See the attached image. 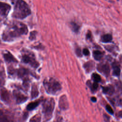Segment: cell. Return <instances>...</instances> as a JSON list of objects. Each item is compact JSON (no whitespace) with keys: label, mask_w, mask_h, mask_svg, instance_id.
<instances>
[{"label":"cell","mask_w":122,"mask_h":122,"mask_svg":"<svg viewBox=\"0 0 122 122\" xmlns=\"http://www.w3.org/2000/svg\"><path fill=\"white\" fill-rule=\"evenodd\" d=\"M28 32L27 26L24 23L13 21L7 25L2 34V39L6 42H10L16 39L26 35Z\"/></svg>","instance_id":"obj_1"},{"label":"cell","mask_w":122,"mask_h":122,"mask_svg":"<svg viewBox=\"0 0 122 122\" xmlns=\"http://www.w3.org/2000/svg\"><path fill=\"white\" fill-rule=\"evenodd\" d=\"M14 5L12 17L18 19H24L31 14V10L28 4L21 0L12 1Z\"/></svg>","instance_id":"obj_2"},{"label":"cell","mask_w":122,"mask_h":122,"mask_svg":"<svg viewBox=\"0 0 122 122\" xmlns=\"http://www.w3.org/2000/svg\"><path fill=\"white\" fill-rule=\"evenodd\" d=\"M8 72L9 75L12 76H16L23 81V86L25 90H28L29 87L30 75H32L31 71L24 67H20L15 69L12 67H9Z\"/></svg>","instance_id":"obj_3"},{"label":"cell","mask_w":122,"mask_h":122,"mask_svg":"<svg viewBox=\"0 0 122 122\" xmlns=\"http://www.w3.org/2000/svg\"><path fill=\"white\" fill-rule=\"evenodd\" d=\"M21 61L22 62L28 64L34 69L37 68L40 65L34 53L27 49H22L21 52Z\"/></svg>","instance_id":"obj_4"},{"label":"cell","mask_w":122,"mask_h":122,"mask_svg":"<svg viewBox=\"0 0 122 122\" xmlns=\"http://www.w3.org/2000/svg\"><path fill=\"white\" fill-rule=\"evenodd\" d=\"M43 84L45 91L49 94H54L61 89L60 83L52 78L45 79Z\"/></svg>","instance_id":"obj_5"},{"label":"cell","mask_w":122,"mask_h":122,"mask_svg":"<svg viewBox=\"0 0 122 122\" xmlns=\"http://www.w3.org/2000/svg\"><path fill=\"white\" fill-rule=\"evenodd\" d=\"M54 104V101L53 98L46 99L43 102L42 104V112L44 114L45 121H49L52 117Z\"/></svg>","instance_id":"obj_6"},{"label":"cell","mask_w":122,"mask_h":122,"mask_svg":"<svg viewBox=\"0 0 122 122\" xmlns=\"http://www.w3.org/2000/svg\"><path fill=\"white\" fill-rule=\"evenodd\" d=\"M0 122H17L16 116L11 111L0 109Z\"/></svg>","instance_id":"obj_7"},{"label":"cell","mask_w":122,"mask_h":122,"mask_svg":"<svg viewBox=\"0 0 122 122\" xmlns=\"http://www.w3.org/2000/svg\"><path fill=\"white\" fill-rule=\"evenodd\" d=\"M13 96L17 104H21L24 103L28 100V98L27 96L18 90H13Z\"/></svg>","instance_id":"obj_8"},{"label":"cell","mask_w":122,"mask_h":122,"mask_svg":"<svg viewBox=\"0 0 122 122\" xmlns=\"http://www.w3.org/2000/svg\"><path fill=\"white\" fill-rule=\"evenodd\" d=\"M0 98L6 104H10L11 102V94L4 88L0 89Z\"/></svg>","instance_id":"obj_9"},{"label":"cell","mask_w":122,"mask_h":122,"mask_svg":"<svg viewBox=\"0 0 122 122\" xmlns=\"http://www.w3.org/2000/svg\"><path fill=\"white\" fill-rule=\"evenodd\" d=\"M11 10V6L8 3L0 1V15L6 17Z\"/></svg>","instance_id":"obj_10"},{"label":"cell","mask_w":122,"mask_h":122,"mask_svg":"<svg viewBox=\"0 0 122 122\" xmlns=\"http://www.w3.org/2000/svg\"><path fill=\"white\" fill-rule=\"evenodd\" d=\"M3 56L5 61L7 63H18V60L9 51H5L3 53Z\"/></svg>","instance_id":"obj_11"},{"label":"cell","mask_w":122,"mask_h":122,"mask_svg":"<svg viewBox=\"0 0 122 122\" xmlns=\"http://www.w3.org/2000/svg\"><path fill=\"white\" fill-rule=\"evenodd\" d=\"M59 106L60 109L62 110H66L69 107V103L67 98L65 95H62L59 101Z\"/></svg>","instance_id":"obj_12"},{"label":"cell","mask_w":122,"mask_h":122,"mask_svg":"<svg viewBox=\"0 0 122 122\" xmlns=\"http://www.w3.org/2000/svg\"><path fill=\"white\" fill-rule=\"evenodd\" d=\"M98 69L100 72L103 73L106 76H108L110 73V67L109 65L107 63L99 64L98 67Z\"/></svg>","instance_id":"obj_13"},{"label":"cell","mask_w":122,"mask_h":122,"mask_svg":"<svg viewBox=\"0 0 122 122\" xmlns=\"http://www.w3.org/2000/svg\"><path fill=\"white\" fill-rule=\"evenodd\" d=\"M39 92L37 85L35 83H33L31 86V98L32 99H34L38 97L39 95Z\"/></svg>","instance_id":"obj_14"},{"label":"cell","mask_w":122,"mask_h":122,"mask_svg":"<svg viewBox=\"0 0 122 122\" xmlns=\"http://www.w3.org/2000/svg\"><path fill=\"white\" fill-rule=\"evenodd\" d=\"M40 102H41V100H40L35 101V102H31L29 103L28 104V105L27 106L26 108L29 111L33 110L34 109H35L39 105Z\"/></svg>","instance_id":"obj_15"},{"label":"cell","mask_w":122,"mask_h":122,"mask_svg":"<svg viewBox=\"0 0 122 122\" xmlns=\"http://www.w3.org/2000/svg\"><path fill=\"white\" fill-rule=\"evenodd\" d=\"M112 36L110 34H106L101 37V40L102 42H109L112 41Z\"/></svg>","instance_id":"obj_16"},{"label":"cell","mask_w":122,"mask_h":122,"mask_svg":"<svg viewBox=\"0 0 122 122\" xmlns=\"http://www.w3.org/2000/svg\"><path fill=\"white\" fill-rule=\"evenodd\" d=\"M5 83V73L4 71L0 70V88L2 87Z\"/></svg>","instance_id":"obj_17"},{"label":"cell","mask_w":122,"mask_h":122,"mask_svg":"<svg viewBox=\"0 0 122 122\" xmlns=\"http://www.w3.org/2000/svg\"><path fill=\"white\" fill-rule=\"evenodd\" d=\"M94 63L92 61H88L84 64V67L87 71H91L94 68Z\"/></svg>","instance_id":"obj_18"},{"label":"cell","mask_w":122,"mask_h":122,"mask_svg":"<svg viewBox=\"0 0 122 122\" xmlns=\"http://www.w3.org/2000/svg\"><path fill=\"white\" fill-rule=\"evenodd\" d=\"M93 56L96 60H100L102 57L103 53L99 50H96L93 51Z\"/></svg>","instance_id":"obj_19"},{"label":"cell","mask_w":122,"mask_h":122,"mask_svg":"<svg viewBox=\"0 0 122 122\" xmlns=\"http://www.w3.org/2000/svg\"><path fill=\"white\" fill-rule=\"evenodd\" d=\"M113 67V74L115 76H119L120 74L121 70L119 66L116 63H113L112 65Z\"/></svg>","instance_id":"obj_20"},{"label":"cell","mask_w":122,"mask_h":122,"mask_svg":"<svg viewBox=\"0 0 122 122\" xmlns=\"http://www.w3.org/2000/svg\"><path fill=\"white\" fill-rule=\"evenodd\" d=\"M71 26L72 30L76 33H77L79 31L80 28V26L77 23L73 21L71 22Z\"/></svg>","instance_id":"obj_21"},{"label":"cell","mask_w":122,"mask_h":122,"mask_svg":"<svg viewBox=\"0 0 122 122\" xmlns=\"http://www.w3.org/2000/svg\"><path fill=\"white\" fill-rule=\"evenodd\" d=\"M113 87L110 86H106L102 87V91L105 93H112L113 92Z\"/></svg>","instance_id":"obj_22"},{"label":"cell","mask_w":122,"mask_h":122,"mask_svg":"<svg viewBox=\"0 0 122 122\" xmlns=\"http://www.w3.org/2000/svg\"><path fill=\"white\" fill-rule=\"evenodd\" d=\"M41 116L37 114L34 116H33L30 121V122H41Z\"/></svg>","instance_id":"obj_23"},{"label":"cell","mask_w":122,"mask_h":122,"mask_svg":"<svg viewBox=\"0 0 122 122\" xmlns=\"http://www.w3.org/2000/svg\"><path fill=\"white\" fill-rule=\"evenodd\" d=\"M92 79L96 82H100L101 81V78L100 76L96 73H94L92 74Z\"/></svg>","instance_id":"obj_24"},{"label":"cell","mask_w":122,"mask_h":122,"mask_svg":"<svg viewBox=\"0 0 122 122\" xmlns=\"http://www.w3.org/2000/svg\"><path fill=\"white\" fill-rule=\"evenodd\" d=\"M91 87V89L92 91H95L96 90H97V89L98 87V84L97 83V82H94L93 83H92V85L90 84V85H89V86Z\"/></svg>","instance_id":"obj_25"},{"label":"cell","mask_w":122,"mask_h":122,"mask_svg":"<svg viewBox=\"0 0 122 122\" xmlns=\"http://www.w3.org/2000/svg\"><path fill=\"white\" fill-rule=\"evenodd\" d=\"M75 53L76 55L79 56V57H81L82 56V53H81V49L80 47H77L75 48Z\"/></svg>","instance_id":"obj_26"},{"label":"cell","mask_w":122,"mask_h":122,"mask_svg":"<svg viewBox=\"0 0 122 122\" xmlns=\"http://www.w3.org/2000/svg\"><path fill=\"white\" fill-rule=\"evenodd\" d=\"M36 32L35 31H32L30 33V36L29 37V39L30 40H33L35 39L36 37Z\"/></svg>","instance_id":"obj_27"},{"label":"cell","mask_w":122,"mask_h":122,"mask_svg":"<svg viewBox=\"0 0 122 122\" xmlns=\"http://www.w3.org/2000/svg\"><path fill=\"white\" fill-rule=\"evenodd\" d=\"M106 109L107 111V112H109L110 114H113V111L112 108L109 105H107L106 106Z\"/></svg>","instance_id":"obj_28"},{"label":"cell","mask_w":122,"mask_h":122,"mask_svg":"<svg viewBox=\"0 0 122 122\" xmlns=\"http://www.w3.org/2000/svg\"><path fill=\"white\" fill-rule=\"evenodd\" d=\"M82 52H83V54L86 55V56L89 55V54H90V51L88 50V49H87V48H84L83 51H82Z\"/></svg>","instance_id":"obj_29"},{"label":"cell","mask_w":122,"mask_h":122,"mask_svg":"<svg viewBox=\"0 0 122 122\" xmlns=\"http://www.w3.org/2000/svg\"><path fill=\"white\" fill-rule=\"evenodd\" d=\"M91 32L90 31H88V32L86 34V38L87 39H91Z\"/></svg>","instance_id":"obj_30"},{"label":"cell","mask_w":122,"mask_h":122,"mask_svg":"<svg viewBox=\"0 0 122 122\" xmlns=\"http://www.w3.org/2000/svg\"><path fill=\"white\" fill-rule=\"evenodd\" d=\"M91 100L93 102H96V101H97V99H96V98L95 97H92L91 98Z\"/></svg>","instance_id":"obj_31"},{"label":"cell","mask_w":122,"mask_h":122,"mask_svg":"<svg viewBox=\"0 0 122 122\" xmlns=\"http://www.w3.org/2000/svg\"><path fill=\"white\" fill-rule=\"evenodd\" d=\"M1 24H2V23H1V20H0V28L1 26Z\"/></svg>","instance_id":"obj_32"}]
</instances>
